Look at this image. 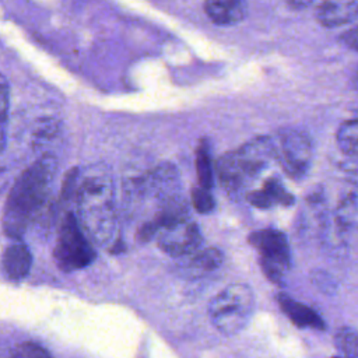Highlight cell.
<instances>
[{
	"label": "cell",
	"instance_id": "cell-1",
	"mask_svg": "<svg viewBox=\"0 0 358 358\" xmlns=\"http://www.w3.org/2000/svg\"><path fill=\"white\" fill-rule=\"evenodd\" d=\"M57 172L53 154H45L31 164L14 182L3 210V229L7 236L20 239L45 206Z\"/></svg>",
	"mask_w": 358,
	"mask_h": 358
},
{
	"label": "cell",
	"instance_id": "cell-2",
	"mask_svg": "<svg viewBox=\"0 0 358 358\" xmlns=\"http://www.w3.org/2000/svg\"><path fill=\"white\" fill-rule=\"evenodd\" d=\"M76 218L94 245L115 246L117 213L112 178L105 171L85 176L77 189Z\"/></svg>",
	"mask_w": 358,
	"mask_h": 358
},
{
	"label": "cell",
	"instance_id": "cell-3",
	"mask_svg": "<svg viewBox=\"0 0 358 358\" xmlns=\"http://www.w3.org/2000/svg\"><path fill=\"white\" fill-rule=\"evenodd\" d=\"M274 161H277L274 138L271 136H257L239 148L222 154L214 172L227 193L239 194Z\"/></svg>",
	"mask_w": 358,
	"mask_h": 358
},
{
	"label": "cell",
	"instance_id": "cell-4",
	"mask_svg": "<svg viewBox=\"0 0 358 358\" xmlns=\"http://www.w3.org/2000/svg\"><path fill=\"white\" fill-rule=\"evenodd\" d=\"M253 289L241 282L225 287L208 303L211 324L225 336L242 331L250 322L255 312Z\"/></svg>",
	"mask_w": 358,
	"mask_h": 358
},
{
	"label": "cell",
	"instance_id": "cell-5",
	"mask_svg": "<svg viewBox=\"0 0 358 358\" xmlns=\"http://www.w3.org/2000/svg\"><path fill=\"white\" fill-rule=\"evenodd\" d=\"M53 256L59 268L67 273L81 270L95 259L92 242L84 234L73 213H67L60 222Z\"/></svg>",
	"mask_w": 358,
	"mask_h": 358
},
{
	"label": "cell",
	"instance_id": "cell-6",
	"mask_svg": "<svg viewBox=\"0 0 358 358\" xmlns=\"http://www.w3.org/2000/svg\"><path fill=\"white\" fill-rule=\"evenodd\" d=\"M249 242L259 253L266 277L275 284H281L291 267V252L287 236L278 229L266 228L250 234Z\"/></svg>",
	"mask_w": 358,
	"mask_h": 358
},
{
	"label": "cell",
	"instance_id": "cell-7",
	"mask_svg": "<svg viewBox=\"0 0 358 358\" xmlns=\"http://www.w3.org/2000/svg\"><path fill=\"white\" fill-rule=\"evenodd\" d=\"M275 141L277 161L292 179H302L312 164L313 144L310 137L298 129H282Z\"/></svg>",
	"mask_w": 358,
	"mask_h": 358
},
{
	"label": "cell",
	"instance_id": "cell-8",
	"mask_svg": "<svg viewBox=\"0 0 358 358\" xmlns=\"http://www.w3.org/2000/svg\"><path fill=\"white\" fill-rule=\"evenodd\" d=\"M157 243L162 252L172 257H183L201 248L200 228L189 217L161 228L157 232Z\"/></svg>",
	"mask_w": 358,
	"mask_h": 358
},
{
	"label": "cell",
	"instance_id": "cell-9",
	"mask_svg": "<svg viewBox=\"0 0 358 358\" xmlns=\"http://www.w3.org/2000/svg\"><path fill=\"white\" fill-rule=\"evenodd\" d=\"M358 17V0H320L316 20L326 28L345 25Z\"/></svg>",
	"mask_w": 358,
	"mask_h": 358
},
{
	"label": "cell",
	"instance_id": "cell-10",
	"mask_svg": "<svg viewBox=\"0 0 358 358\" xmlns=\"http://www.w3.org/2000/svg\"><path fill=\"white\" fill-rule=\"evenodd\" d=\"M203 7L210 21L220 27L236 25L248 14L246 0H204Z\"/></svg>",
	"mask_w": 358,
	"mask_h": 358
},
{
	"label": "cell",
	"instance_id": "cell-11",
	"mask_svg": "<svg viewBox=\"0 0 358 358\" xmlns=\"http://www.w3.org/2000/svg\"><path fill=\"white\" fill-rule=\"evenodd\" d=\"M179 259L182 260L179 263V268L183 271V274L197 278L220 268L224 262V255L217 248H200L196 252Z\"/></svg>",
	"mask_w": 358,
	"mask_h": 358
},
{
	"label": "cell",
	"instance_id": "cell-12",
	"mask_svg": "<svg viewBox=\"0 0 358 358\" xmlns=\"http://www.w3.org/2000/svg\"><path fill=\"white\" fill-rule=\"evenodd\" d=\"M246 200L257 208H270L275 204L291 206L294 203V196L285 189L280 179H267L263 186L257 190L246 193Z\"/></svg>",
	"mask_w": 358,
	"mask_h": 358
},
{
	"label": "cell",
	"instance_id": "cell-13",
	"mask_svg": "<svg viewBox=\"0 0 358 358\" xmlns=\"http://www.w3.org/2000/svg\"><path fill=\"white\" fill-rule=\"evenodd\" d=\"M277 301H278V305L282 309V312L298 327H310V329H316V330L326 329V324H324L323 319L320 317V315L316 310H313L310 306L295 301L294 298H291L289 295H287L284 292L278 294Z\"/></svg>",
	"mask_w": 358,
	"mask_h": 358
},
{
	"label": "cell",
	"instance_id": "cell-14",
	"mask_svg": "<svg viewBox=\"0 0 358 358\" xmlns=\"http://www.w3.org/2000/svg\"><path fill=\"white\" fill-rule=\"evenodd\" d=\"M32 266V255L24 243H13L7 246L1 257V271L11 280L18 281L27 277Z\"/></svg>",
	"mask_w": 358,
	"mask_h": 358
},
{
	"label": "cell",
	"instance_id": "cell-15",
	"mask_svg": "<svg viewBox=\"0 0 358 358\" xmlns=\"http://www.w3.org/2000/svg\"><path fill=\"white\" fill-rule=\"evenodd\" d=\"M336 218L344 229H358V185L345 189L337 203Z\"/></svg>",
	"mask_w": 358,
	"mask_h": 358
},
{
	"label": "cell",
	"instance_id": "cell-16",
	"mask_svg": "<svg viewBox=\"0 0 358 358\" xmlns=\"http://www.w3.org/2000/svg\"><path fill=\"white\" fill-rule=\"evenodd\" d=\"M337 144L338 148L350 155L358 157V119L344 122L337 131Z\"/></svg>",
	"mask_w": 358,
	"mask_h": 358
},
{
	"label": "cell",
	"instance_id": "cell-17",
	"mask_svg": "<svg viewBox=\"0 0 358 358\" xmlns=\"http://www.w3.org/2000/svg\"><path fill=\"white\" fill-rule=\"evenodd\" d=\"M210 147L208 143H200L197 148V157H196V171H197V178L200 186L213 187L214 183V168L211 164L210 158Z\"/></svg>",
	"mask_w": 358,
	"mask_h": 358
},
{
	"label": "cell",
	"instance_id": "cell-18",
	"mask_svg": "<svg viewBox=\"0 0 358 358\" xmlns=\"http://www.w3.org/2000/svg\"><path fill=\"white\" fill-rule=\"evenodd\" d=\"M334 348L340 355L358 357V330L341 327L334 334Z\"/></svg>",
	"mask_w": 358,
	"mask_h": 358
},
{
	"label": "cell",
	"instance_id": "cell-19",
	"mask_svg": "<svg viewBox=\"0 0 358 358\" xmlns=\"http://www.w3.org/2000/svg\"><path fill=\"white\" fill-rule=\"evenodd\" d=\"M8 106H10V87H8L7 78L0 71V152L6 147Z\"/></svg>",
	"mask_w": 358,
	"mask_h": 358
},
{
	"label": "cell",
	"instance_id": "cell-20",
	"mask_svg": "<svg viewBox=\"0 0 358 358\" xmlns=\"http://www.w3.org/2000/svg\"><path fill=\"white\" fill-rule=\"evenodd\" d=\"M192 203H193L194 208L201 214L210 213L215 207V201H214V197H213L210 189L204 187V186L193 187V190H192Z\"/></svg>",
	"mask_w": 358,
	"mask_h": 358
},
{
	"label": "cell",
	"instance_id": "cell-21",
	"mask_svg": "<svg viewBox=\"0 0 358 358\" xmlns=\"http://www.w3.org/2000/svg\"><path fill=\"white\" fill-rule=\"evenodd\" d=\"M59 131V122L56 119H42L34 133L35 145H41L49 138L55 137Z\"/></svg>",
	"mask_w": 358,
	"mask_h": 358
},
{
	"label": "cell",
	"instance_id": "cell-22",
	"mask_svg": "<svg viewBox=\"0 0 358 358\" xmlns=\"http://www.w3.org/2000/svg\"><path fill=\"white\" fill-rule=\"evenodd\" d=\"M13 357H18V358H24V357H28V358H36V357H50V352L43 348L42 345L36 344V343H32V341H27V343H22V344H18L15 345L11 352H10Z\"/></svg>",
	"mask_w": 358,
	"mask_h": 358
},
{
	"label": "cell",
	"instance_id": "cell-23",
	"mask_svg": "<svg viewBox=\"0 0 358 358\" xmlns=\"http://www.w3.org/2000/svg\"><path fill=\"white\" fill-rule=\"evenodd\" d=\"M340 39H341V42H343L347 48H350V49L358 52V24L354 25L352 28L347 29V31L340 36Z\"/></svg>",
	"mask_w": 358,
	"mask_h": 358
},
{
	"label": "cell",
	"instance_id": "cell-24",
	"mask_svg": "<svg viewBox=\"0 0 358 358\" xmlns=\"http://www.w3.org/2000/svg\"><path fill=\"white\" fill-rule=\"evenodd\" d=\"M344 171L354 179L352 183L358 185V162H350L344 165Z\"/></svg>",
	"mask_w": 358,
	"mask_h": 358
},
{
	"label": "cell",
	"instance_id": "cell-25",
	"mask_svg": "<svg viewBox=\"0 0 358 358\" xmlns=\"http://www.w3.org/2000/svg\"><path fill=\"white\" fill-rule=\"evenodd\" d=\"M320 0H288V3H289V6L292 7V8H305V7H309V6H312V4H315V3H319Z\"/></svg>",
	"mask_w": 358,
	"mask_h": 358
},
{
	"label": "cell",
	"instance_id": "cell-26",
	"mask_svg": "<svg viewBox=\"0 0 358 358\" xmlns=\"http://www.w3.org/2000/svg\"><path fill=\"white\" fill-rule=\"evenodd\" d=\"M352 84H354V87L358 90V67H357V70H355V74H354V78H352Z\"/></svg>",
	"mask_w": 358,
	"mask_h": 358
}]
</instances>
